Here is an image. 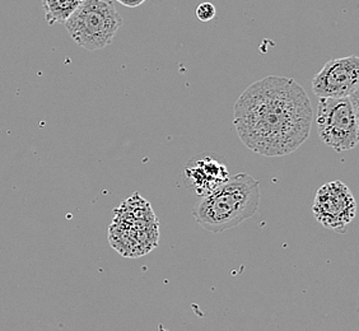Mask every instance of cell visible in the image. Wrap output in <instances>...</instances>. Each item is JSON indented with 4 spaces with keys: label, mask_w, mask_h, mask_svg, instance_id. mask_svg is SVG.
<instances>
[{
    "label": "cell",
    "mask_w": 359,
    "mask_h": 331,
    "mask_svg": "<svg viewBox=\"0 0 359 331\" xmlns=\"http://www.w3.org/2000/svg\"><path fill=\"white\" fill-rule=\"evenodd\" d=\"M121 25L114 0H83L64 23L73 41L88 51L110 45Z\"/></svg>",
    "instance_id": "cell-4"
},
{
    "label": "cell",
    "mask_w": 359,
    "mask_h": 331,
    "mask_svg": "<svg viewBox=\"0 0 359 331\" xmlns=\"http://www.w3.org/2000/svg\"><path fill=\"white\" fill-rule=\"evenodd\" d=\"M158 238V218L149 201L138 193L114 210L109 241L118 254L125 257H140L157 248Z\"/></svg>",
    "instance_id": "cell-3"
},
{
    "label": "cell",
    "mask_w": 359,
    "mask_h": 331,
    "mask_svg": "<svg viewBox=\"0 0 359 331\" xmlns=\"http://www.w3.org/2000/svg\"><path fill=\"white\" fill-rule=\"evenodd\" d=\"M313 111L304 87L293 78L269 76L252 83L235 104L238 138L250 151L283 157L310 137Z\"/></svg>",
    "instance_id": "cell-1"
},
{
    "label": "cell",
    "mask_w": 359,
    "mask_h": 331,
    "mask_svg": "<svg viewBox=\"0 0 359 331\" xmlns=\"http://www.w3.org/2000/svg\"><path fill=\"white\" fill-rule=\"evenodd\" d=\"M120 4H123L125 7L137 8L142 6L145 0H116Z\"/></svg>",
    "instance_id": "cell-11"
},
{
    "label": "cell",
    "mask_w": 359,
    "mask_h": 331,
    "mask_svg": "<svg viewBox=\"0 0 359 331\" xmlns=\"http://www.w3.org/2000/svg\"><path fill=\"white\" fill-rule=\"evenodd\" d=\"M359 59L352 55L332 59L312 81V90L318 98H344L358 92Z\"/></svg>",
    "instance_id": "cell-7"
},
{
    "label": "cell",
    "mask_w": 359,
    "mask_h": 331,
    "mask_svg": "<svg viewBox=\"0 0 359 331\" xmlns=\"http://www.w3.org/2000/svg\"><path fill=\"white\" fill-rule=\"evenodd\" d=\"M215 13H217V9H215V6L212 3H208V1L201 3L195 9V15L201 22L212 21L215 17Z\"/></svg>",
    "instance_id": "cell-10"
},
{
    "label": "cell",
    "mask_w": 359,
    "mask_h": 331,
    "mask_svg": "<svg viewBox=\"0 0 359 331\" xmlns=\"http://www.w3.org/2000/svg\"><path fill=\"white\" fill-rule=\"evenodd\" d=\"M41 1L45 18L48 25H55V23L64 25L83 0H41Z\"/></svg>",
    "instance_id": "cell-9"
},
{
    "label": "cell",
    "mask_w": 359,
    "mask_h": 331,
    "mask_svg": "<svg viewBox=\"0 0 359 331\" xmlns=\"http://www.w3.org/2000/svg\"><path fill=\"white\" fill-rule=\"evenodd\" d=\"M260 198L259 182L248 173H237L203 196L194 209V218L209 232L221 234L251 218L259 209Z\"/></svg>",
    "instance_id": "cell-2"
},
{
    "label": "cell",
    "mask_w": 359,
    "mask_h": 331,
    "mask_svg": "<svg viewBox=\"0 0 359 331\" xmlns=\"http://www.w3.org/2000/svg\"><path fill=\"white\" fill-rule=\"evenodd\" d=\"M312 213L323 227L344 234L355 217L357 203L343 181H332L318 189Z\"/></svg>",
    "instance_id": "cell-6"
},
{
    "label": "cell",
    "mask_w": 359,
    "mask_h": 331,
    "mask_svg": "<svg viewBox=\"0 0 359 331\" xmlns=\"http://www.w3.org/2000/svg\"><path fill=\"white\" fill-rule=\"evenodd\" d=\"M229 175L226 166L210 157L193 158L185 168V181L194 193L205 196L227 181Z\"/></svg>",
    "instance_id": "cell-8"
},
{
    "label": "cell",
    "mask_w": 359,
    "mask_h": 331,
    "mask_svg": "<svg viewBox=\"0 0 359 331\" xmlns=\"http://www.w3.org/2000/svg\"><path fill=\"white\" fill-rule=\"evenodd\" d=\"M358 92L344 98H320L318 130L320 139L335 152L351 151L358 144Z\"/></svg>",
    "instance_id": "cell-5"
}]
</instances>
